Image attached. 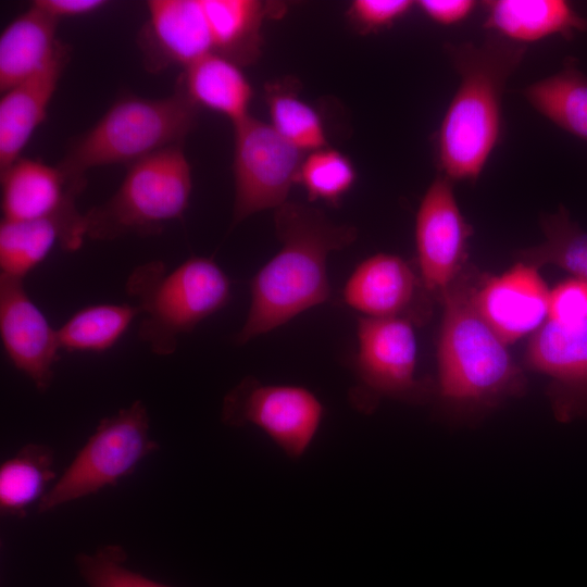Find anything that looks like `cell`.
Segmentation results:
<instances>
[{
	"mask_svg": "<svg viewBox=\"0 0 587 587\" xmlns=\"http://www.w3.org/2000/svg\"><path fill=\"white\" fill-rule=\"evenodd\" d=\"M58 23L30 4L4 27L0 36L1 93L70 55V48L57 37Z\"/></svg>",
	"mask_w": 587,
	"mask_h": 587,
	"instance_id": "obj_18",
	"label": "cell"
},
{
	"mask_svg": "<svg viewBox=\"0 0 587 587\" xmlns=\"http://www.w3.org/2000/svg\"><path fill=\"white\" fill-rule=\"evenodd\" d=\"M126 291L142 315L139 338L154 354L170 355L182 335L228 303L232 285L214 260L191 257L171 271L162 261L136 266Z\"/></svg>",
	"mask_w": 587,
	"mask_h": 587,
	"instance_id": "obj_4",
	"label": "cell"
},
{
	"mask_svg": "<svg viewBox=\"0 0 587 587\" xmlns=\"http://www.w3.org/2000/svg\"><path fill=\"white\" fill-rule=\"evenodd\" d=\"M59 245L79 249L70 232L55 220H5L0 223V275L24 279Z\"/></svg>",
	"mask_w": 587,
	"mask_h": 587,
	"instance_id": "obj_24",
	"label": "cell"
},
{
	"mask_svg": "<svg viewBox=\"0 0 587 587\" xmlns=\"http://www.w3.org/2000/svg\"><path fill=\"white\" fill-rule=\"evenodd\" d=\"M483 7L487 33L524 46L551 36L572 39L587 32V18L565 0H490Z\"/></svg>",
	"mask_w": 587,
	"mask_h": 587,
	"instance_id": "obj_19",
	"label": "cell"
},
{
	"mask_svg": "<svg viewBox=\"0 0 587 587\" xmlns=\"http://www.w3.org/2000/svg\"><path fill=\"white\" fill-rule=\"evenodd\" d=\"M199 108L176 86L161 99L124 96L70 146L59 165L86 183L88 170L133 164L165 148L183 145L196 126Z\"/></svg>",
	"mask_w": 587,
	"mask_h": 587,
	"instance_id": "obj_5",
	"label": "cell"
},
{
	"mask_svg": "<svg viewBox=\"0 0 587 587\" xmlns=\"http://www.w3.org/2000/svg\"><path fill=\"white\" fill-rule=\"evenodd\" d=\"M138 35L145 67L159 73L173 65L187 67L214 53L201 0H151Z\"/></svg>",
	"mask_w": 587,
	"mask_h": 587,
	"instance_id": "obj_16",
	"label": "cell"
},
{
	"mask_svg": "<svg viewBox=\"0 0 587 587\" xmlns=\"http://www.w3.org/2000/svg\"><path fill=\"white\" fill-rule=\"evenodd\" d=\"M483 274L465 265L440 298L434 397L461 416H478L526 390L523 370L478 311L475 292Z\"/></svg>",
	"mask_w": 587,
	"mask_h": 587,
	"instance_id": "obj_3",
	"label": "cell"
},
{
	"mask_svg": "<svg viewBox=\"0 0 587 587\" xmlns=\"http://www.w3.org/2000/svg\"><path fill=\"white\" fill-rule=\"evenodd\" d=\"M192 189L183 145L160 150L129 165L116 191L84 213L86 237L113 240L160 233L183 216Z\"/></svg>",
	"mask_w": 587,
	"mask_h": 587,
	"instance_id": "obj_6",
	"label": "cell"
},
{
	"mask_svg": "<svg viewBox=\"0 0 587 587\" xmlns=\"http://www.w3.org/2000/svg\"><path fill=\"white\" fill-rule=\"evenodd\" d=\"M323 415V403L310 389L263 384L252 376L242 378L225 395L221 411L225 425L260 428L291 460L308 451Z\"/></svg>",
	"mask_w": 587,
	"mask_h": 587,
	"instance_id": "obj_10",
	"label": "cell"
},
{
	"mask_svg": "<svg viewBox=\"0 0 587 587\" xmlns=\"http://www.w3.org/2000/svg\"><path fill=\"white\" fill-rule=\"evenodd\" d=\"M278 252L250 282V305L237 345L266 334L328 301L327 258L357 237L351 225L336 224L323 211L296 202L275 210Z\"/></svg>",
	"mask_w": 587,
	"mask_h": 587,
	"instance_id": "obj_2",
	"label": "cell"
},
{
	"mask_svg": "<svg viewBox=\"0 0 587 587\" xmlns=\"http://www.w3.org/2000/svg\"><path fill=\"white\" fill-rule=\"evenodd\" d=\"M214 54L239 66L255 61L261 49V27L272 4L257 0H201Z\"/></svg>",
	"mask_w": 587,
	"mask_h": 587,
	"instance_id": "obj_23",
	"label": "cell"
},
{
	"mask_svg": "<svg viewBox=\"0 0 587 587\" xmlns=\"http://www.w3.org/2000/svg\"><path fill=\"white\" fill-rule=\"evenodd\" d=\"M473 228L458 205L453 182L438 174L425 191L415 216L420 277L427 294H442L466 265Z\"/></svg>",
	"mask_w": 587,
	"mask_h": 587,
	"instance_id": "obj_11",
	"label": "cell"
},
{
	"mask_svg": "<svg viewBox=\"0 0 587 587\" xmlns=\"http://www.w3.org/2000/svg\"><path fill=\"white\" fill-rule=\"evenodd\" d=\"M355 178L354 166L344 153L323 148L305 155L298 184L304 188L309 200L336 205L352 188Z\"/></svg>",
	"mask_w": 587,
	"mask_h": 587,
	"instance_id": "obj_29",
	"label": "cell"
},
{
	"mask_svg": "<svg viewBox=\"0 0 587 587\" xmlns=\"http://www.w3.org/2000/svg\"><path fill=\"white\" fill-rule=\"evenodd\" d=\"M344 302L364 317L424 320L429 299L420 274L401 257L377 253L357 265L341 291Z\"/></svg>",
	"mask_w": 587,
	"mask_h": 587,
	"instance_id": "obj_15",
	"label": "cell"
},
{
	"mask_svg": "<svg viewBox=\"0 0 587 587\" xmlns=\"http://www.w3.org/2000/svg\"><path fill=\"white\" fill-rule=\"evenodd\" d=\"M176 86L196 107L220 113L233 125L250 115V83L239 65L218 54H209L185 67Z\"/></svg>",
	"mask_w": 587,
	"mask_h": 587,
	"instance_id": "obj_21",
	"label": "cell"
},
{
	"mask_svg": "<svg viewBox=\"0 0 587 587\" xmlns=\"http://www.w3.org/2000/svg\"><path fill=\"white\" fill-rule=\"evenodd\" d=\"M126 560L122 546L109 544L90 553H78L75 566L87 587H172L130 570Z\"/></svg>",
	"mask_w": 587,
	"mask_h": 587,
	"instance_id": "obj_30",
	"label": "cell"
},
{
	"mask_svg": "<svg viewBox=\"0 0 587 587\" xmlns=\"http://www.w3.org/2000/svg\"><path fill=\"white\" fill-rule=\"evenodd\" d=\"M520 95L545 118L587 145V73L575 58H565L558 72L525 86Z\"/></svg>",
	"mask_w": 587,
	"mask_h": 587,
	"instance_id": "obj_22",
	"label": "cell"
},
{
	"mask_svg": "<svg viewBox=\"0 0 587 587\" xmlns=\"http://www.w3.org/2000/svg\"><path fill=\"white\" fill-rule=\"evenodd\" d=\"M549 294L538 268L519 261L499 276L483 274L475 301L483 319L509 345L546 322Z\"/></svg>",
	"mask_w": 587,
	"mask_h": 587,
	"instance_id": "obj_17",
	"label": "cell"
},
{
	"mask_svg": "<svg viewBox=\"0 0 587 587\" xmlns=\"http://www.w3.org/2000/svg\"><path fill=\"white\" fill-rule=\"evenodd\" d=\"M414 4L411 0H355L349 14L361 30L374 32L390 27Z\"/></svg>",
	"mask_w": 587,
	"mask_h": 587,
	"instance_id": "obj_32",
	"label": "cell"
},
{
	"mask_svg": "<svg viewBox=\"0 0 587 587\" xmlns=\"http://www.w3.org/2000/svg\"><path fill=\"white\" fill-rule=\"evenodd\" d=\"M54 450L43 444H27L0 466V511L22 517L29 504L47 492L54 478Z\"/></svg>",
	"mask_w": 587,
	"mask_h": 587,
	"instance_id": "obj_25",
	"label": "cell"
},
{
	"mask_svg": "<svg viewBox=\"0 0 587 587\" xmlns=\"http://www.w3.org/2000/svg\"><path fill=\"white\" fill-rule=\"evenodd\" d=\"M444 48L459 85L435 135L436 166L453 183H476L501 141L505 86L527 46L487 33L478 45Z\"/></svg>",
	"mask_w": 587,
	"mask_h": 587,
	"instance_id": "obj_1",
	"label": "cell"
},
{
	"mask_svg": "<svg viewBox=\"0 0 587 587\" xmlns=\"http://www.w3.org/2000/svg\"><path fill=\"white\" fill-rule=\"evenodd\" d=\"M265 101L272 127L289 143L305 153L326 148L319 113L298 96L291 83L267 84Z\"/></svg>",
	"mask_w": 587,
	"mask_h": 587,
	"instance_id": "obj_28",
	"label": "cell"
},
{
	"mask_svg": "<svg viewBox=\"0 0 587 587\" xmlns=\"http://www.w3.org/2000/svg\"><path fill=\"white\" fill-rule=\"evenodd\" d=\"M68 58L1 93L0 173L22 158V151L45 121Z\"/></svg>",
	"mask_w": 587,
	"mask_h": 587,
	"instance_id": "obj_20",
	"label": "cell"
},
{
	"mask_svg": "<svg viewBox=\"0 0 587 587\" xmlns=\"http://www.w3.org/2000/svg\"><path fill=\"white\" fill-rule=\"evenodd\" d=\"M235 200L233 225L284 203L307 155L271 124L249 115L233 125Z\"/></svg>",
	"mask_w": 587,
	"mask_h": 587,
	"instance_id": "obj_9",
	"label": "cell"
},
{
	"mask_svg": "<svg viewBox=\"0 0 587 587\" xmlns=\"http://www.w3.org/2000/svg\"><path fill=\"white\" fill-rule=\"evenodd\" d=\"M524 365L551 379L548 395L558 420L587 413V322L563 326L546 320L529 339Z\"/></svg>",
	"mask_w": 587,
	"mask_h": 587,
	"instance_id": "obj_14",
	"label": "cell"
},
{
	"mask_svg": "<svg viewBox=\"0 0 587 587\" xmlns=\"http://www.w3.org/2000/svg\"><path fill=\"white\" fill-rule=\"evenodd\" d=\"M0 177L2 218L55 220L82 247L85 217L76 208V199L86 183L73 178L59 164L28 158H20Z\"/></svg>",
	"mask_w": 587,
	"mask_h": 587,
	"instance_id": "obj_12",
	"label": "cell"
},
{
	"mask_svg": "<svg viewBox=\"0 0 587 587\" xmlns=\"http://www.w3.org/2000/svg\"><path fill=\"white\" fill-rule=\"evenodd\" d=\"M0 337L14 367L47 391L62 349L58 329L30 299L24 279L0 275Z\"/></svg>",
	"mask_w": 587,
	"mask_h": 587,
	"instance_id": "obj_13",
	"label": "cell"
},
{
	"mask_svg": "<svg viewBox=\"0 0 587 587\" xmlns=\"http://www.w3.org/2000/svg\"><path fill=\"white\" fill-rule=\"evenodd\" d=\"M540 227L545 240L538 246L520 250V261L537 268L553 264L587 282V232L571 220L563 205L555 213L541 215Z\"/></svg>",
	"mask_w": 587,
	"mask_h": 587,
	"instance_id": "obj_27",
	"label": "cell"
},
{
	"mask_svg": "<svg viewBox=\"0 0 587 587\" xmlns=\"http://www.w3.org/2000/svg\"><path fill=\"white\" fill-rule=\"evenodd\" d=\"M547 320L563 326L586 323L587 282L573 277L550 290Z\"/></svg>",
	"mask_w": 587,
	"mask_h": 587,
	"instance_id": "obj_31",
	"label": "cell"
},
{
	"mask_svg": "<svg viewBox=\"0 0 587 587\" xmlns=\"http://www.w3.org/2000/svg\"><path fill=\"white\" fill-rule=\"evenodd\" d=\"M415 3L429 20L445 26L464 21L476 7L473 0H421Z\"/></svg>",
	"mask_w": 587,
	"mask_h": 587,
	"instance_id": "obj_33",
	"label": "cell"
},
{
	"mask_svg": "<svg viewBox=\"0 0 587 587\" xmlns=\"http://www.w3.org/2000/svg\"><path fill=\"white\" fill-rule=\"evenodd\" d=\"M107 4L103 0H36L32 5L55 20L91 14Z\"/></svg>",
	"mask_w": 587,
	"mask_h": 587,
	"instance_id": "obj_34",
	"label": "cell"
},
{
	"mask_svg": "<svg viewBox=\"0 0 587 587\" xmlns=\"http://www.w3.org/2000/svg\"><path fill=\"white\" fill-rule=\"evenodd\" d=\"M140 315L135 304L100 303L75 312L60 328L62 351L103 352L111 349Z\"/></svg>",
	"mask_w": 587,
	"mask_h": 587,
	"instance_id": "obj_26",
	"label": "cell"
},
{
	"mask_svg": "<svg viewBox=\"0 0 587 587\" xmlns=\"http://www.w3.org/2000/svg\"><path fill=\"white\" fill-rule=\"evenodd\" d=\"M357 340L355 384L349 396L355 409L371 413L383 398L424 403L434 397L435 383L415 376L417 342L411 321L361 316Z\"/></svg>",
	"mask_w": 587,
	"mask_h": 587,
	"instance_id": "obj_8",
	"label": "cell"
},
{
	"mask_svg": "<svg viewBox=\"0 0 587 587\" xmlns=\"http://www.w3.org/2000/svg\"><path fill=\"white\" fill-rule=\"evenodd\" d=\"M146 404L134 401L102 419L63 474L39 500V514L97 494L134 472L138 463L159 449L150 437Z\"/></svg>",
	"mask_w": 587,
	"mask_h": 587,
	"instance_id": "obj_7",
	"label": "cell"
}]
</instances>
